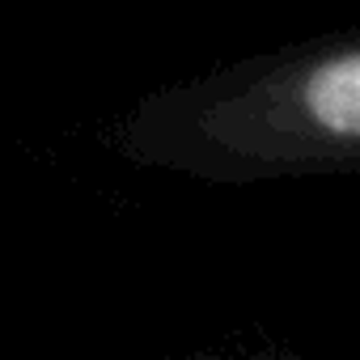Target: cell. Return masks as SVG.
I'll return each instance as SVG.
<instances>
[{
	"instance_id": "1",
	"label": "cell",
	"mask_w": 360,
	"mask_h": 360,
	"mask_svg": "<svg viewBox=\"0 0 360 360\" xmlns=\"http://www.w3.org/2000/svg\"><path fill=\"white\" fill-rule=\"evenodd\" d=\"M297 110L326 140H360V47L309 68L297 85Z\"/></svg>"
}]
</instances>
